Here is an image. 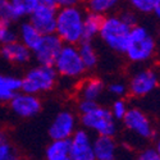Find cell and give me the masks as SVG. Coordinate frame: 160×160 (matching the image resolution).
<instances>
[{
  "mask_svg": "<svg viewBox=\"0 0 160 160\" xmlns=\"http://www.w3.org/2000/svg\"><path fill=\"white\" fill-rule=\"evenodd\" d=\"M41 3L49 4L58 8H63V7H69V5H78L81 0H40Z\"/></svg>",
  "mask_w": 160,
  "mask_h": 160,
  "instance_id": "4dcf8cb0",
  "label": "cell"
},
{
  "mask_svg": "<svg viewBox=\"0 0 160 160\" xmlns=\"http://www.w3.org/2000/svg\"><path fill=\"white\" fill-rule=\"evenodd\" d=\"M122 122L128 132L141 140H149L154 136V126L150 118L138 108H128Z\"/></svg>",
  "mask_w": 160,
  "mask_h": 160,
  "instance_id": "52a82bcc",
  "label": "cell"
},
{
  "mask_svg": "<svg viewBox=\"0 0 160 160\" xmlns=\"http://www.w3.org/2000/svg\"><path fill=\"white\" fill-rule=\"evenodd\" d=\"M16 158V150L9 142L0 143V160H14Z\"/></svg>",
  "mask_w": 160,
  "mask_h": 160,
  "instance_id": "f1b7e54d",
  "label": "cell"
},
{
  "mask_svg": "<svg viewBox=\"0 0 160 160\" xmlns=\"http://www.w3.org/2000/svg\"><path fill=\"white\" fill-rule=\"evenodd\" d=\"M77 124V117L71 110H60L49 127V136L51 140H69Z\"/></svg>",
  "mask_w": 160,
  "mask_h": 160,
  "instance_id": "7c38bea8",
  "label": "cell"
},
{
  "mask_svg": "<svg viewBox=\"0 0 160 160\" xmlns=\"http://www.w3.org/2000/svg\"><path fill=\"white\" fill-rule=\"evenodd\" d=\"M131 28L132 26L127 23L121 14H108L102 17L99 37L110 50L118 54H124Z\"/></svg>",
  "mask_w": 160,
  "mask_h": 160,
  "instance_id": "7a4b0ae2",
  "label": "cell"
},
{
  "mask_svg": "<svg viewBox=\"0 0 160 160\" xmlns=\"http://www.w3.org/2000/svg\"><path fill=\"white\" fill-rule=\"evenodd\" d=\"M92 148L96 160H114L118 156V145L114 136L98 135L92 141Z\"/></svg>",
  "mask_w": 160,
  "mask_h": 160,
  "instance_id": "9a60e30c",
  "label": "cell"
},
{
  "mask_svg": "<svg viewBox=\"0 0 160 160\" xmlns=\"http://www.w3.org/2000/svg\"><path fill=\"white\" fill-rule=\"evenodd\" d=\"M122 0H86L87 12L96 13L99 16H108L119 5Z\"/></svg>",
  "mask_w": 160,
  "mask_h": 160,
  "instance_id": "7402d4cb",
  "label": "cell"
},
{
  "mask_svg": "<svg viewBox=\"0 0 160 160\" xmlns=\"http://www.w3.org/2000/svg\"><path fill=\"white\" fill-rule=\"evenodd\" d=\"M18 40V32L14 27V22L0 19V46Z\"/></svg>",
  "mask_w": 160,
  "mask_h": 160,
  "instance_id": "cb8c5ba5",
  "label": "cell"
},
{
  "mask_svg": "<svg viewBox=\"0 0 160 160\" xmlns=\"http://www.w3.org/2000/svg\"><path fill=\"white\" fill-rule=\"evenodd\" d=\"M138 159L140 160H159V155H158V151L154 148H145L140 151L138 154Z\"/></svg>",
  "mask_w": 160,
  "mask_h": 160,
  "instance_id": "1f68e13d",
  "label": "cell"
},
{
  "mask_svg": "<svg viewBox=\"0 0 160 160\" xmlns=\"http://www.w3.org/2000/svg\"><path fill=\"white\" fill-rule=\"evenodd\" d=\"M2 2H3V0H0V3H2Z\"/></svg>",
  "mask_w": 160,
  "mask_h": 160,
  "instance_id": "d590c367",
  "label": "cell"
},
{
  "mask_svg": "<svg viewBox=\"0 0 160 160\" xmlns=\"http://www.w3.org/2000/svg\"><path fill=\"white\" fill-rule=\"evenodd\" d=\"M41 100L38 95L19 91L9 100L12 113L19 118H33L41 112Z\"/></svg>",
  "mask_w": 160,
  "mask_h": 160,
  "instance_id": "30bf717a",
  "label": "cell"
},
{
  "mask_svg": "<svg viewBox=\"0 0 160 160\" xmlns=\"http://www.w3.org/2000/svg\"><path fill=\"white\" fill-rule=\"evenodd\" d=\"M0 19L9 21V22H16L18 21V17L16 14L14 9H13L9 0H3L0 3Z\"/></svg>",
  "mask_w": 160,
  "mask_h": 160,
  "instance_id": "4316f807",
  "label": "cell"
},
{
  "mask_svg": "<svg viewBox=\"0 0 160 160\" xmlns=\"http://www.w3.org/2000/svg\"><path fill=\"white\" fill-rule=\"evenodd\" d=\"M152 14L155 16V18L160 22V0H158V3L155 4L154 9H152Z\"/></svg>",
  "mask_w": 160,
  "mask_h": 160,
  "instance_id": "d6a6232c",
  "label": "cell"
},
{
  "mask_svg": "<svg viewBox=\"0 0 160 160\" xmlns=\"http://www.w3.org/2000/svg\"><path fill=\"white\" fill-rule=\"evenodd\" d=\"M98 101H94V100H87V99H79L78 101V112L79 114H85V113H88L91 112L92 109H95L98 106Z\"/></svg>",
  "mask_w": 160,
  "mask_h": 160,
  "instance_id": "f546056e",
  "label": "cell"
},
{
  "mask_svg": "<svg viewBox=\"0 0 160 160\" xmlns=\"http://www.w3.org/2000/svg\"><path fill=\"white\" fill-rule=\"evenodd\" d=\"M17 32H18V40L23 45L27 46L31 51L36 48V45L40 42V40L42 37V33L40 32L30 21L22 22L19 24Z\"/></svg>",
  "mask_w": 160,
  "mask_h": 160,
  "instance_id": "e0dca14e",
  "label": "cell"
},
{
  "mask_svg": "<svg viewBox=\"0 0 160 160\" xmlns=\"http://www.w3.org/2000/svg\"><path fill=\"white\" fill-rule=\"evenodd\" d=\"M156 51V41L151 32L141 24L132 26L124 55L133 63L149 62Z\"/></svg>",
  "mask_w": 160,
  "mask_h": 160,
  "instance_id": "3957f363",
  "label": "cell"
},
{
  "mask_svg": "<svg viewBox=\"0 0 160 160\" xmlns=\"http://www.w3.org/2000/svg\"><path fill=\"white\" fill-rule=\"evenodd\" d=\"M9 3L14 9L18 19H21L31 14L40 4V0H9Z\"/></svg>",
  "mask_w": 160,
  "mask_h": 160,
  "instance_id": "603a6c76",
  "label": "cell"
},
{
  "mask_svg": "<svg viewBox=\"0 0 160 160\" xmlns=\"http://www.w3.org/2000/svg\"><path fill=\"white\" fill-rule=\"evenodd\" d=\"M48 160H71L69 140H51L45 150Z\"/></svg>",
  "mask_w": 160,
  "mask_h": 160,
  "instance_id": "d6986e66",
  "label": "cell"
},
{
  "mask_svg": "<svg viewBox=\"0 0 160 160\" xmlns=\"http://www.w3.org/2000/svg\"><path fill=\"white\" fill-rule=\"evenodd\" d=\"M0 55L4 60L12 64L23 65L32 59V51L26 45H23L19 40H16V41L0 46Z\"/></svg>",
  "mask_w": 160,
  "mask_h": 160,
  "instance_id": "5bb4252c",
  "label": "cell"
},
{
  "mask_svg": "<svg viewBox=\"0 0 160 160\" xmlns=\"http://www.w3.org/2000/svg\"><path fill=\"white\" fill-rule=\"evenodd\" d=\"M58 73L52 65L37 64L31 68L22 78L21 91L28 94L40 95L42 92H49L54 88L58 82Z\"/></svg>",
  "mask_w": 160,
  "mask_h": 160,
  "instance_id": "277c9868",
  "label": "cell"
},
{
  "mask_svg": "<svg viewBox=\"0 0 160 160\" xmlns=\"http://www.w3.org/2000/svg\"><path fill=\"white\" fill-rule=\"evenodd\" d=\"M3 142H9V138H8L5 132L0 131V143H3Z\"/></svg>",
  "mask_w": 160,
  "mask_h": 160,
  "instance_id": "836d02e7",
  "label": "cell"
},
{
  "mask_svg": "<svg viewBox=\"0 0 160 160\" xmlns=\"http://www.w3.org/2000/svg\"><path fill=\"white\" fill-rule=\"evenodd\" d=\"M127 110H128V105L122 98H117L110 106V112L117 121H122L123 117L127 113Z\"/></svg>",
  "mask_w": 160,
  "mask_h": 160,
  "instance_id": "484cf974",
  "label": "cell"
},
{
  "mask_svg": "<svg viewBox=\"0 0 160 160\" xmlns=\"http://www.w3.org/2000/svg\"><path fill=\"white\" fill-rule=\"evenodd\" d=\"M52 67L55 68L58 76L68 79L81 78L87 71L79 55L77 45L72 44H63Z\"/></svg>",
  "mask_w": 160,
  "mask_h": 160,
  "instance_id": "5b68a950",
  "label": "cell"
},
{
  "mask_svg": "<svg viewBox=\"0 0 160 160\" xmlns=\"http://www.w3.org/2000/svg\"><path fill=\"white\" fill-rule=\"evenodd\" d=\"M22 78L16 76L0 74V101L9 102V100L21 91Z\"/></svg>",
  "mask_w": 160,
  "mask_h": 160,
  "instance_id": "ac0fdd59",
  "label": "cell"
},
{
  "mask_svg": "<svg viewBox=\"0 0 160 160\" xmlns=\"http://www.w3.org/2000/svg\"><path fill=\"white\" fill-rule=\"evenodd\" d=\"M57 8L41 3L37 8L28 16V21L42 35H49L55 32V23H57Z\"/></svg>",
  "mask_w": 160,
  "mask_h": 160,
  "instance_id": "4fadbf2b",
  "label": "cell"
},
{
  "mask_svg": "<svg viewBox=\"0 0 160 160\" xmlns=\"http://www.w3.org/2000/svg\"><path fill=\"white\" fill-rule=\"evenodd\" d=\"M158 0H128V4L131 5L133 12L142 13V14H149L152 13V9Z\"/></svg>",
  "mask_w": 160,
  "mask_h": 160,
  "instance_id": "d4e9b609",
  "label": "cell"
},
{
  "mask_svg": "<svg viewBox=\"0 0 160 160\" xmlns=\"http://www.w3.org/2000/svg\"><path fill=\"white\" fill-rule=\"evenodd\" d=\"M155 149H156V151H158L159 160H160V137H159V140H158V141H156V143H155Z\"/></svg>",
  "mask_w": 160,
  "mask_h": 160,
  "instance_id": "e575fe53",
  "label": "cell"
},
{
  "mask_svg": "<svg viewBox=\"0 0 160 160\" xmlns=\"http://www.w3.org/2000/svg\"><path fill=\"white\" fill-rule=\"evenodd\" d=\"M79 55H81V59L86 67V69H92L95 68L99 63V55L98 51L95 49V46L92 45V41H81L79 44H77Z\"/></svg>",
  "mask_w": 160,
  "mask_h": 160,
  "instance_id": "44dd1931",
  "label": "cell"
},
{
  "mask_svg": "<svg viewBox=\"0 0 160 160\" xmlns=\"http://www.w3.org/2000/svg\"><path fill=\"white\" fill-rule=\"evenodd\" d=\"M90 131L86 128H77L69 137L71 160H95L94 148Z\"/></svg>",
  "mask_w": 160,
  "mask_h": 160,
  "instance_id": "8fae6325",
  "label": "cell"
},
{
  "mask_svg": "<svg viewBox=\"0 0 160 160\" xmlns=\"http://www.w3.org/2000/svg\"><path fill=\"white\" fill-rule=\"evenodd\" d=\"M85 14L86 12H83L79 4L58 8L54 33L62 40L63 44L77 45L82 41Z\"/></svg>",
  "mask_w": 160,
  "mask_h": 160,
  "instance_id": "6da1fadb",
  "label": "cell"
},
{
  "mask_svg": "<svg viewBox=\"0 0 160 160\" xmlns=\"http://www.w3.org/2000/svg\"><path fill=\"white\" fill-rule=\"evenodd\" d=\"M104 82L99 78H86L81 82L78 87L79 99H87L98 101L104 94Z\"/></svg>",
  "mask_w": 160,
  "mask_h": 160,
  "instance_id": "2e32d148",
  "label": "cell"
},
{
  "mask_svg": "<svg viewBox=\"0 0 160 160\" xmlns=\"http://www.w3.org/2000/svg\"><path fill=\"white\" fill-rule=\"evenodd\" d=\"M62 46H63V41L55 33L42 35L40 42L32 50V58L37 62V64L52 65Z\"/></svg>",
  "mask_w": 160,
  "mask_h": 160,
  "instance_id": "9c48e42d",
  "label": "cell"
},
{
  "mask_svg": "<svg viewBox=\"0 0 160 160\" xmlns=\"http://www.w3.org/2000/svg\"><path fill=\"white\" fill-rule=\"evenodd\" d=\"M108 92L115 98H123L128 94V87L122 82H113L108 86Z\"/></svg>",
  "mask_w": 160,
  "mask_h": 160,
  "instance_id": "83f0119b",
  "label": "cell"
},
{
  "mask_svg": "<svg viewBox=\"0 0 160 160\" xmlns=\"http://www.w3.org/2000/svg\"><path fill=\"white\" fill-rule=\"evenodd\" d=\"M159 74L149 68L140 69L133 74L127 85L128 94L135 98H145L150 95L159 86Z\"/></svg>",
  "mask_w": 160,
  "mask_h": 160,
  "instance_id": "ba28073f",
  "label": "cell"
},
{
  "mask_svg": "<svg viewBox=\"0 0 160 160\" xmlns=\"http://www.w3.org/2000/svg\"><path fill=\"white\" fill-rule=\"evenodd\" d=\"M81 124L90 132L102 136H114L118 126L117 119L113 117L110 109L98 105L88 113L81 114Z\"/></svg>",
  "mask_w": 160,
  "mask_h": 160,
  "instance_id": "8992f818",
  "label": "cell"
},
{
  "mask_svg": "<svg viewBox=\"0 0 160 160\" xmlns=\"http://www.w3.org/2000/svg\"><path fill=\"white\" fill-rule=\"evenodd\" d=\"M102 16L96 13L86 12L83 19V32H82V41H92L95 37H99V32L101 28Z\"/></svg>",
  "mask_w": 160,
  "mask_h": 160,
  "instance_id": "ffe728a7",
  "label": "cell"
}]
</instances>
